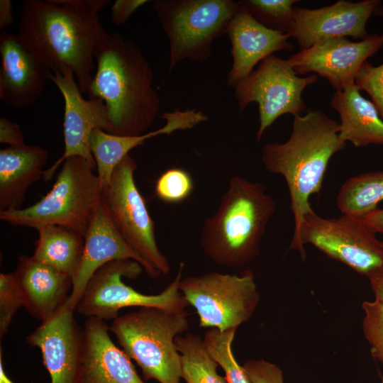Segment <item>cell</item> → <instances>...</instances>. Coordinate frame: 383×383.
Wrapping results in <instances>:
<instances>
[{"label": "cell", "mask_w": 383, "mask_h": 383, "mask_svg": "<svg viewBox=\"0 0 383 383\" xmlns=\"http://www.w3.org/2000/svg\"><path fill=\"white\" fill-rule=\"evenodd\" d=\"M94 170L80 156L67 158L45 196L28 207L0 211V219L12 226L37 230L60 226L84 236L92 212L103 196Z\"/></svg>", "instance_id": "6"}, {"label": "cell", "mask_w": 383, "mask_h": 383, "mask_svg": "<svg viewBox=\"0 0 383 383\" xmlns=\"http://www.w3.org/2000/svg\"><path fill=\"white\" fill-rule=\"evenodd\" d=\"M299 245L311 244L326 255L368 277L383 266V243L363 217L323 218L310 208L303 216Z\"/></svg>", "instance_id": "11"}, {"label": "cell", "mask_w": 383, "mask_h": 383, "mask_svg": "<svg viewBox=\"0 0 383 383\" xmlns=\"http://www.w3.org/2000/svg\"><path fill=\"white\" fill-rule=\"evenodd\" d=\"M174 343L180 355L182 378L187 383H228L218 374V364L200 336L191 333L179 335Z\"/></svg>", "instance_id": "27"}, {"label": "cell", "mask_w": 383, "mask_h": 383, "mask_svg": "<svg viewBox=\"0 0 383 383\" xmlns=\"http://www.w3.org/2000/svg\"><path fill=\"white\" fill-rule=\"evenodd\" d=\"M355 83L335 91L331 106L340 118L339 138L355 148L371 144L383 145V119L374 104L360 93Z\"/></svg>", "instance_id": "24"}, {"label": "cell", "mask_w": 383, "mask_h": 383, "mask_svg": "<svg viewBox=\"0 0 383 383\" xmlns=\"http://www.w3.org/2000/svg\"><path fill=\"white\" fill-rule=\"evenodd\" d=\"M360 91H365L372 99L383 119V63L374 66L366 61L355 79Z\"/></svg>", "instance_id": "33"}, {"label": "cell", "mask_w": 383, "mask_h": 383, "mask_svg": "<svg viewBox=\"0 0 383 383\" xmlns=\"http://www.w3.org/2000/svg\"><path fill=\"white\" fill-rule=\"evenodd\" d=\"M94 58L96 71L89 99H102L111 126L109 133L136 136L152 124L160 108L152 87L153 72L140 48L116 33H109Z\"/></svg>", "instance_id": "2"}, {"label": "cell", "mask_w": 383, "mask_h": 383, "mask_svg": "<svg viewBox=\"0 0 383 383\" xmlns=\"http://www.w3.org/2000/svg\"><path fill=\"white\" fill-rule=\"evenodd\" d=\"M194 188L193 179L186 170L172 167L162 172L156 181L155 192L162 201L180 203L187 199Z\"/></svg>", "instance_id": "30"}, {"label": "cell", "mask_w": 383, "mask_h": 383, "mask_svg": "<svg viewBox=\"0 0 383 383\" xmlns=\"http://www.w3.org/2000/svg\"><path fill=\"white\" fill-rule=\"evenodd\" d=\"M380 5L379 0H339L318 9L294 7L288 34L296 40L301 50L320 40L336 37L364 40L370 35L366 30L367 22Z\"/></svg>", "instance_id": "15"}, {"label": "cell", "mask_w": 383, "mask_h": 383, "mask_svg": "<svg viewBox=\"0 0 383 383\" xmlns=\"http://www.w3.org/2000/svg\"><path fill=\"white\" fill-rule=\"evenodd\" d=\"M383 201V170L353 176L341 186L336 203L343 214L363 217Z\"/></svg>", "instance_id": "26"}, {"label": "cell", "mask_w": 383, "mask_h": 383, "mask_svg": "<svg viewBox=\"0 0 383 383\" xmlns=\"http://www.w3.org/2000/svg\"><path fill=\"white\" fill-rule=\"evenodd\" d=\"M373 15L383 17V6H379L374 11Z\"/></svg>", "instance_id": "41"}, {"label": "cell", "mask_w": 383, "mask_h": 383, "mask_svg": "<svg viewBox=\"0 0 383 383\" xmlns=\"http://www.w3.org/2000/svg\"><path fill=\"white\" fill-rule=\"evenodd\" d=\"M277 209L266 187L239 176L229 180L215 213L206 219L200 243L219 265L237 267L259 254V244Z\"/></svg>", "instance_id": "4"}, {"label": "cell", "mask_w": 383, "mask_h": 383, "mask_svg": "<svg viewBox=\"0 0 383 383\" xmlns=\"http://www.w3.org/2000/svg\"><path fill=\"white\" fill-rule=\"evenodd\" d=\"M375 299L383 304V266L368 277Z\"/></svg>", "instance_id": "37"}, {"label": "cell", "mask_w": 383, "mask_h": 383, "mask_svg": "<svg viewBox=\"0 0 383 383\" xmlns=\"http://www.w3.org/2000/svg\"><path fill=\"white\" fill-rule=\"evenodd\" d=\"M50 79L61 92L65 101L63 134L65 150L62 155L43 172V179L50 180L60 164L72 156L84 158L91 167L96 162L89 147V138L95 128L109 133L111 126L104 101L100 99H85L71 70L52 72Z\"/></svg>", "instance_id": "13"}, {"label": "cell", "mask_w": 383, "mask_h": 383, "mask_svg": "<svg viewBox=\"0 0 383 383\" xmlns=\"http://www.w3.org/2000/svg\"><path fill=\"white\" fill-rule=\"evenodd\" d=\"M14 18L10 0H0V29L4 30L13 25Z\"/></svg>", "instance_id": "38"}, {"label": "cell", "mask_w": 383, "mask_h": 383, "mask_svg": "<svg viewBox=\"0 0 383 383\" xmlns=\"http://www.w3.org/2000/svg\"><path fill=\"white\" fill-rule=\"evenodd\" d=\"M188 327L186 310L140 307L113 319L109 331L126 354L140 367L146 380L180 383L181 360L174 340Z\"/></svg>", "instance_id": "5"}, {"label": "cell", "mask_w": 383, "mask_h": 383, "mask_svg": "<svg viewBox=\"0 0 383 383\" xmlns=\"http://www.w3.org/2000/svg\"><path fill=\"white\" fill-rule=\"evenodd\" d=\"M0 143L9 146L25 144L23 133L19 125L2 116L0 118Z\"/></svg>", "instance_id": "36"}, {"label": "cell", "mask_w": 383, "mask_h": 383, "mask_svg": "<svg viewBox=\"0 0 383 383\" xmlns=\"http://www.w3.org/2000/svg\"><path fill=\"white\" fill-rule=\"evenodd\" d=\"M149 2L147 0H116L111 9V18L116 26L125 24L136 10Z\"/></svg>", "instance_id": "35"}, {"label": "cell", "mask_w": 383, "mask_h": 383, "mask_svg": "<svg viewBox=\"0 0 383 383\" xmlns=\"http://www.w3.org/2000/svg\"><path fill=\"white\" fill-rule=\"evenodd\" d=\"M124 259L138 262L152 277L148 265L131 248L117 230L102 196L92 212L84 235L82 260L73 279L72 289L65 305L74 311L92 275L104 265Z\"/></svg>", "instance_id": "17"}, {"label": "cell", "mask_w": 383, "mask_h": 383, "mask_svg": "<svg viewBox=\"0 0 383 383\" xmlns=\"http://www.w3.org/2000/svg\"><path fill=\"white\" fill-rule=\"evenodd\" d=\"M84 329V353L79 383H145L131 358L111 339L104 320L88 318Z\"/></svg>", "instance_id": "21"}, {"label": "cell", "mask_w": 383, "mask_h": 383, "mask_svg": "<svg viewBox=\"0 0 383 383\" xmlns=\"http://www.w3.org/2000/svg\"><path fill=\"white\" fill-rule=\"evenodd\" d=\"M48 151L38 145L0 150V211L21 209L28 187L43 175Z\"/></svg>", "instance_id": "23"}, {"label": "cell", "mask_w": 383, "mask_h": 383, "mask_svg": "<svg viewBox=\"0 0 383 383\" xmlns=\"http://www.w3.org/2000/svg\"><path fill=\"white\" fill-rule=\"evenodd\" d=\"M184 263L181 262L175 278L158 294H144L126 285L123 277L137 278L143 267L130 259L111 261L100 267L88 282L75 308L76 312L88 318L115 319L126 307H155L170 311H182L189 306L179 291Z\"/></svg>", "instance_id": "8"}, {"label": "cell", "mask_w": 383, "mask_h": 383, "mask_svg": "<svg viewBox=\"0 0 383 383\" xmlns=\"http://www.w3.org/2000/svg\"><path fill=\"white\" fill-rule=\"evenodd\" d=\"M363 218L377 233L383 235V209H376Z\"/></svg>", "instance_id": "39"}, {"label": "cell", "mask_w": 383, "mask_h": 383, "mask_svg": "<svg viewBox=\"0 0 383 383\" xmlns=\"http://www.w3.org/2000/svg\"><path fill=\"white\" fill-rule=\"evenodd\" d=\"M24 306V299L15 272L0 274V338L7 333L18 310Z\"/></svg>", "instance_id": "31"}, {"label": "cell", "mask_w": 383, "mask_h": 383, "mask_svg": "<svg viewBox=\"0 0 383 383\" xmlns=\"http://www.w3.org/2000/svg\"><path fill=\"white\" fill-rule=\"evenodd\" d=\"M382 383H383V379H382Z\"/></svg>", "instance_id": "42"}, {"label": "cell", "mask_w": 383, "mask_h": 383, "mask_svg": "<svg viewBox=\"0 0 383 383\" xmlns=\"http://www.w3.org/2000/svg\"><path fill=\"white\" fill-rule=\"evenodd\" d=\"M179 289L199 316V326L221 331L237 329L253 314L260 294L253 273L211 272L182 279Z\"/></svg>", "instance_id": "9"}, {"label": "cell", "mask_w": 383, "mask_h": 383, "mask_svg": "<svg viewBox=\"0 0 383 383\" xmlns=\"http://www.w3.org/2000/svg\"><path fill=\"white\" fill-rule=\"evenodd\" d=\"M17 35L52 72L71 70L81 91L89 93L95 53L109 35L99 13L70 0H26L21 5Z\"/></svg>", "instance_id": "1"}, {"label": "cell", "mask_w": 383, "mask_h": 383, "mask_svg": "<svg viewBox=\"0 0 383 383\" xmlns=\"http://www.w3.org/2000/svg\"><path fill=\"white\" fill-rule=\"evenodd\" d=\"M38 238L32 256L69 274L73 281L79 269L84 245V236L60 226L38 229Z\"/></svg>", "instance_id": "25"}, {"label": "cell", "mask_w": 383, "mask_h": 383, "mask_svg": "<svg viewBox=\"0 0 383 383\" xmlns=\"http://www.w3.org/2000/svg\"><path fill=\"white\" fill-rule=\"evenodd\" d=\"M317 80L316 74L298 77L287 60L273 54L240 81L233 87L240 111L252 102L258 104L257 140H260L265 131L282 115H301L306 109L302 92Z\"/></svg>", "instance_id": "12"}, {"label": "cell", "mask_w": 383, "mask_h": 383, "mask_svg": "<svg viewBox=\"0 0 383 383\" xmlns=\"http://www.w3.org/2000/svg\"><path fill=\"white\" fill-rule=\"evenodd\" d=\"M243 367L251 383H284L282 370L270 362L250 360Z\"/></svg>", "instance_id": "34"}, {"label": "cell", "mask_w": 383, "mask_h": 383, "mask_svg": "<svg viewBox=\"0 0 383 383\" xmlns=\"http://www.w3.org/2000/svg\"><path fill=\"white\" fill-rule=\"evenodd\" d=\"M24 299L23 307L41 322L55 316L72 289V277L33 257L21 255L14 271Z\"/></svg>", "instance_id": "22"}, {"label": "cell", "mask_w": 383, "mask_h": 383, "mask_svg": "<svg viewBox=\"0 0 383 383\" xmlns=\"http://www.w3.org/2000/svg\"><path fill=\"white\" fill-rule=\"evenodd\" d=\"M383 46V33L370 35L358 42L346 37L328 38L315 43L287 59L300 74L317 73L335 91L355 83L362 65Z\"/></svg>", "instance_id": "14"}, {"label": "cell", "mask_w": 383, "mask_h": 383, "mask_svg": "<svg viewBox=\"0 0 383 383\" xmlns=\"http://www.w3.org/2000/svg\"><path fill=\"white\" fill-rule=\"evenodd\" d=\"M233 57L226 84L234 87L248 77L255 67L274 52L292 49L288 33L268 28L240 6L226 30Z\"/></svg>", "instance_id": "19"}, {"label": "cell", "mask_w": 383, "mask_h": 383, "mask_svg": "<svg viewBox=\"0 0 383 383\" xmlns=\"http://www.w3.org/2000/svg\"><path fill=\"white\" fill-rule=\"evenodd\" d=\"M162 118L166 121L162 127L140 135H118L100 128L93 130L89 138V147L96 162L97 177L102 190L109 184L116 167L132 149L144 144L152 137L192 129L208 121L206 114L194 109H176L165 112Z\"/></svg>", "instance_id": "20"}, {"label": "cell", "mask_w": 383, "mask_h": 383, "mask_svg": "<svg viewBox=\"0 0 383 383\" xmlns=\"http://www.w3.org/2000/svg\"><path fill=\"white\" fill-rule=\"evenodd\" d=\"M362 308L365 312L362 329L375 359L383 362V304L377 300L365 301Z\"/></svg>", "instance_id": "32"}, {"label": "cell", "mask_w": 383, "mask_h": 383, "mask_svg": "<svg viewBox=\"0 0 383 383\" xmlns=\"http://www.w3.org/2000/svg\"><path fill=\"white\" fill-rule=\"evenodd\" d=\"M339 123L318 109L294 117L289 139L265 144L262 162L269 172L285 179L291 200L294 229L290 248L302 255L299 231L303 216L311 208L309 197L319 193L328 162L346 146L339 138Z\"/></svg>", "instance_id": "3"}, {"label": "cell", "mask_w": 383, "mask_h": 383, "mask_svg": "<svg viewBox=\"0 0 383 383\" xmlns=\"http://www.w3.org/2000/svg\"><path fill=\"white\" fill-rule=\"evenodd\" d=\"M297 0H241L239 6L264 26L288 33Z\"/></svg>", "instance_id": "29"}, {"label": "cell", "mask_w": 383, "mask_h": 383, "mask_svg": "<svg viewBox=\"0 0 383 383\" xmlns=\"http://www.w3.org/2000/svg\"><path fill=\"white\" fill-rule=\"evenodd\" d=\"M236 330L221 331L211 328L205 333L203 340L209 355L223 370L228 383H251L244 367L233 355L232 343Z\"/></svg>", "instance_id": "28"}, {"label": "cell", "mask_w": 383, "mask_h": 383, "mask_svg": "<svg viewBox=\"0 0 383 383\" xmlns=\"http://www.w3.org/2000/svg\"><path fill=\"white\" fill-rule=\"evenodd\" d=\"M40 349L51 383H79L84 353V329L65 305L50 319L41 322L26 338Z\"/></svg>", "instance_id": "16"}, {"label": "cell", "mask_w": 383, "mask_h": 383, "mask_svg": "<svg viewBox=\"0 0 383 383\" xmlns=\"http://www.w3.org/2000/svg\"><path fill=\"white\" fill-rule=\"evenodd\" d=\"M0 383H15L7 375L3 363L2 349L0 350Z\"/></svg>", "instance_id": "40"}, {"label": "cell", "mask_w": 383, "mask_h": 383, "mask_svg": "<svg viewBox=\"0 0 383 383\" xmlns=\"http://www.w3.org/2000/svg\"><path fill=\"white\" fill-rule=\"evenodd\" d=\"M152 7L169 40L171 72L184 60H207L212 43L226 34L239 4L233 0H156Z\"/></svg>", "instance_id": "7"}, {"label": "cell", "mask_w": 383, "mask_h": 383, "mask_svg": "<svg viewBox=\"0 0 383 383\" xmlns=\"http://www.w3.org/2000/svg\"><path fill=\"white\" fill-rule=\"evenodd\" d=\"M0 100L16 109H28L42 95L50 70L21 44L18 35L0 33Z\"/></svg>", "instance_id": "18"}, {"label": "cell", "mask_w": 383, "mask_h": 383, "mask_svg": "<svg viewBox=\"0 0 383 383\" xmlns=\"http://www.w3.org/2000/svg\"><path fill=\"white\" fill-rule=\"evenodd\" d=\"M135 160L127 155L116 167L103 197L117 230L148 265L152 278L170 271L167 258L160 250L155 224L135 182Z\"/></svg>", "instance_id": "10"}, {"label": "cell", "mask_w": 383, "mask_h": 383, "mask_svg": "<svg viewBox=\"0 0 383 383\" xmlns=\"http://www.w3.org/2000/svg\"><path fill=\"white\" fill-rule=\"evenodd\" d=\"M382 243H383V240H382Z\"/></svg>", "instance_id": "43"}]
</instances>
